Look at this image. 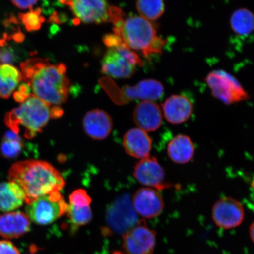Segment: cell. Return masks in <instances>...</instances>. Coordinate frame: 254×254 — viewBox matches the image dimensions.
<instances>
[{
    "label": "cell",
    "mask_w": 254,
    "mask_h": 254,
    "mask_svg": "<svg viewBox=\"0 0 254 254\" xmlns=\"http://www.w3.org/2000/svg\"><path fill=\"white\" fill-rule=\"evenodd\" d=\"M20 68L23 80L40 99L56 106L67 100L71 84L64 64H54L48 59L31 58L22 63Z\"/></svg>",
    "instance_id": "obj_1"
},
{
    "label": "cell",
    "mask_w": 254,
    "mask_h": 254,
    "mask_svg": "<svg viewBox=\"0 0 254 254\" xmlns=\"http://www.w3.org/2000/svg\"><path fill=\"white\" fill-rule=\"evenodd\" d=\"M8 177L10 182L17 184L23 190L27 205L41 196L60 192L65 185L59 171L44 161L17 162L9 169Z\"/></svg>",
    "instance_id": "obj_2"
},
{
    "label": "cell",
    "mask_w": 254,
    "mask_h": 254,
    "mask_svg": "<svg viewBox=\"0 0 254 254\" xmlns=\"http://www.w3.org/2000/svg\"><path fill=\"white\" fill-rule=\"evenodd\" d=\"M63 110L51 106L31 94L20 106L6 114L5 123L11 131L32 139L42 131L51 119L60 118Z\"/></svg>",
    "instance_id": "obj_3"
},
{
    "label": "cell",
    "mask_w": 254,
    "mask_h": 254,
    "mask_svg": "<svg viewBox=\"0 0 254 254\" xmlns=\"http://www.w3.org/2000/svg\"><path fill=\"white\" fill-rule=\"evenodd\" d=\"M114 34L119 37L131 50L141 51L148 57L152 54H160L165 40L157 36L156 28L150 21L141 17H123L113 21Z\"/></svg>",
    "instance_id": "obj_4"
},
{
    "label": "cell",
    "mask_w": 254,
    "mask_h": 254,
    "mask_svg": "<svg viewBox=\"0 0 254 254\" xmlns=\"http://www.w3.org/2000/svg\"><path fill=\"white\" fill-rule=\"evenodd\" d=\"M142 64L139 56L122 41L109 48L103 59L101 70L111 77L127 78L132 77L137 66Z\"/></svg>",
    "instance_id": "obj_5"
},
{
    "label": "cell",
    "mask_w": 254,
    "mask_h": 254,
    "mask_svg": "<svg viewBox=\"0 0 254 254\" xmlns=\"http://www.w3.org/2000/svg\"><path fill=\"white\" fill-rule=\"evenodd\" d=\"M205 81L212 95L225 104L239 103L249 98V94L240 82L226 71H212L206 76Z\"/></svg>",
    "instance_id": "obj_6"
},
{
    "label": "cell",
    "mask_w": 254,
    "mask_h": 254,
    "mask_svg": "<svg viewBox=\"0 0 254 254\" xmlns=\"http://www.w3.org/2000/svg\"><path fill=\"white\" fill-rule=\"evenodd\" d=\"M67 206L61 193L54 192L27 205L25 211L30 220L35 224L47 225L65 214Z\"/></svg>",
    "instance_id": "obj_7"
},
{
    "label": "cell",
    "mask_w": 254,
    "mask_h": 254,
    "mask_svg": "<svg viewBox=\"0 0 254 254\" xmlns=\"http://www.w3.org/2000/svg\"><path fill=\"white\" fill-rule=\"evenodd\" d=\"M106 221L109 231L123 235L139 223L137 212L128 194L119 196L108 206Z\"/></svg>",
    "instance_id": "obj_8"
},
{
    "label": "cell",
    "mask_w": 254,
    "mask_h": 254,
    "mask_svg": "<svg viewBox=\"0 0 254 254\" xmlns=\"http://www.w3.org/2000/svg\"><path fill=\"white\" fill-rule=\"evenodd\" d=\"M68 6L73 14L84 23L100 24L111 21L113 7L107 0H60Z\"/></svg>",
    "instance_id": "obj_9"
},
{
    "label": "cell",
    "mask_w": 254,
    "mask_h": 254,
    "mask_svg": "<svg viewBox=\"0 0 254 254\" xmlns=\"http://www.w3.org/2000/svg\"><path fill=\"white\" fill-rule=\"evenodd\" d=\"M123 247L128 254H153L156 244V232L140 221L123 235Z\"/></svg>",
    "instance_id": "obj_10"
},
{
    "label": "cell",
    "mask_w": 254,
    "mask_h": 254,
    "mask_svg": "<svg viewBox=\"0 0 254 254\" xmlns=\"http://www.w3.org/2000/svg\"><path fill=\"white\" fill-rule=\"evenodd\" d=\"M245 212L241 203L238 200L224 197L215 202L212 210V218L217 226L229 230L242 224Z\"/></svg>",
    "instance_id": "obj_11"
},
{
    "label": "cell",
    "mask_w": 254,
    "mask_h": 254,
    "mask_svg": "<svg viewBox=\"0 0 254 254\" xmlns=\"http://www.w3.org/2000/svg\"><path fill=\"white\" fill-rule=\"evenodd\" d=\"M134 176L143 185L158 190L171 187V184L165 182L166 174L164 168L154 157L149 156L138 162L134 168Z\"/></svg>",
    "instance_id": "obj_12"
},
{
    "label": "cell",
    "mask_w": 254,
    "mask_h": 254,
    "mask_svg": "<svg viewBox=\"0 0 254 254\" xmlns=\"http://www.w3.org/2000/svg\"><path fill=\"white\" fill-rule=\"evenodd\" d=\"M132 204L137 213L146 218H154L160 215L164 208V202L157 190L142 188L136 192Z\"/></svg>",
    "instance_id": "obj_13"
},
{
    "label": "cell",
    "mask_w": 254,
    "mask_h": 254,
    "mask_svg": "<svg viewBox=\"0 0 254 254\" xmlns=\"http://www.w3.org/2000/svg\"><path fill=\"white\" fill-rule=\"evenodd\" d=\"M123 96L122 103L136 100L155 101L163 97L164 88L163 84L155 79H145L135 86L126 85L120 90Z\"/></svg>",
    "instance_id": "obj_14"
},
{
    "label": "cell",
    "mask_w": 254,
    "mask_h": 254,
    "mask_svg": "<svg viewBox=\"0 0 254 254\" xmlns=\"http://www.w3.org/2000/svg\"><path fill=\"white\" fill-rule=\"evenodd\" d=\"M82 125L84 131L95 140H103L112 131V119L106 111L95 109L89 111L84 117Z\"/></svg>",
    "instance_id": "obj_15"
},
{
    "label": "cell",
    "mask_w": 254,
    "mask_h": 254,
    "mask_svg": "<svg viewBox=\"0 0 254 254\" xmlns=\"http://www.w3.org/2000/svg\"><path fill=\"white\" fill-rule=\"evenodd\" d=\"M133 118L139 129L145 132H154L160 128L163 115L157 104L153 101H143L135 107Z\"/></svg>",
    "instance_id": "obj_16"
},
{
    "label": "cell",
    "mask_w": 254,
    "mask_h": 254,
    "mask_svg": "<svg viewBox=\"0 0 254 254\" xmlns=\"http://www.w3.org/2000/svg\"><path fill=\"white\" fill-rule=\"evenodd\" d=\"M162 107L165 118L173 125L186 122L192 116L193 110L191 101L183 95H171Z\"/></svg>",
    "instance_id": "obj_17"
},
{
    "label": "cell",
    "mask_w": 254,
    "mask_h": 254,
    "mask_svg": "<svg viewBox=\"0 0 254 254\" xmlns=\"http://www.w3.org/2000/svg\"><path fill=\"white\" fill-rule=\"evenodd\" d=\"M28 216L21 211L8 212L0 215V236L12 239L24 236L30 230Z\"/></svg>",
    "instance_id": "obj_18"
},
{
    "label": "cell",
    "mask_w": 254,
    "mask_h": 254,
    "mask_svg": "<svg viewBox=\"0 0 254 254\" xmlns=\"http://www.w3.org/2000/svg\"><path fill=\"white\" fill-rule=\"evenodd\" d=\"M123 147L130 156L143 159L150 156L152 141L147 133L139 128L130 129L124 136Z\"/></svg>",
    "instance_id": "obj_19"
},
{
    "label": "cell",
    "mask_w": 254,
    "mask_h": 254,
    "mask_svg": "<svg viewBox=\"0 0 254 254\" xmlns=\"http://www.w3.org/2000/svg\"><path fill=\"white\" fill-rule=\"evenodd\" d=\"M195 148L190 136L177 135L168 143L167 154L170 160L178 164L189 163L194 157Z\"/></svg>",
    "instance_id": "obj_20"
},
{
    "label": "cell",
    "mask_w": 254,
    "mask_h": 254,
    "mask_svg": "<svg viewBox=\"0 0 254 254\" xmlns=\"http://www.w3.org/2000/svg\"><path fill=\"white\" fill-rule=\"evenodd\" d=\"M23 190L14 182H0V211L8 212L23 205Z\"/></svg>",
    "instance_id": "obj_21"
},
{
    "label": "cell",
    "mask_w": 254,
    "mask_h": 254,
    "mask_svg": "<svg viewBox=\"0 0 254 254\" xmlns=\"http://www.w3.org/2000/svg\"><path fill=\"white\" fill-rule=\"evenodd\" d=\"M23 80L21 72L8 64L0 65V98L8 99Z\"/></svg>",
    "instance_id": "obj_22"
},
{
    "label": "cell",
    "mask_w": 254,
    "mask_h": 254,
    "mask_svg": "<svg viewBox=\"0 0 254 254\" xmlns=\"http://www.w3.org/2000/svg\"><path fill=\"white\" fill-rule=\"evenodd\" d=\"M232 30L240 36H247L254 30V14L247 8L235 11L230 20Z\"/></svg>",
    "instance_id": "obj_23"
},
{
    "label": "cell",
    "mask_w": 254,
    "mask_h": 254,
    "mask_svg": "<svg viewBox=\"0 0 254 254\" xmlns=\"http://www.w3.org/2000/svg\"><path fill=\"white\" fill-rule=\"evenodd\" d=\"M24 148V142L20 135L9 131L5 133L3 137L0 152L3 157L8 159L17 157L21 153Z\"/></svg>",
    "instance_id": "obj_24"
},
{
    "label": "cell",
    "mask_w": 254,
    "mask_h": 254,
    "mask_svg": "<svg viewBox=\"0 0 254 254\" xmlns=\"http://www.w3.org/2000/svg\"><path fill=\"white\" fill-rule=\"evenodd\" d=\"M136 8L141 17L155 21L163 15L165 4L163 0H138Z\"/></svg>",
    "instance_id": "obj_25"
},
{
    "label": "cell",
    "mask_w": 254,
    "mask_h": 254,
    "mask_svg": "<svg viewBox=\"0 0 254 254\" xmlns=\"http://www.w3.org/2000/svg\"><path fill=\"white\" fill-rule=\"evenodd\" d=\"M66 213L71 222L72 231L77 230L79 227L87 224L93 218L90 206L78 207L71 204L68 205Z\"/></svg>",
    "instance_id": "obj_26"
},
{
    "label": "cell",
    "mask_w": 254,
    "mask_h": 254,
    "mask_svg": "<svg viewBox=\"0 0 254 254\" xmlns=\"http://www.w3.org/2000/svg\"><path fill=\"white\" fill-rule=\"evenodd\" d=\"M19 20L28 32L36 31L40 29L45 19L42 15V9L37 8L31 9L29 12L18 15Z\"/></svg>",
    "instance_id": "obj_27"
},
{
    "label": "cell",
    "mask_w": 254,
    "mask_h": 254,
    "mask_svg": "<svg viewBox=\"0 0 254 254\" xmlns=\"http://www.w3.org/2000/svg\"><path fill=\"white\" fill-rule=\"evenodd\" d=\"M70 204L78 207H85L90 206L91 202L90 196L88 195L86 190L78 189L74 190L69 196Z\"/></svg>",
    "instance_id": "obj_28"
},
{
    "label": "cell",
    "mask_w": 254,
    "mask_h": 254,
    "mask_svg": "<svg viewBox=\"0 0 254 254\" xmlns=\"http://www.w3.org/2000/svg\"><path fill=\"white\" fill-rule=\"evenodd\" d=\"M6 45L0 47V64H10L17 62L20 60V56L17 51L14 47Z\"/></svg>",
    "instance_id": "obj_29"
},
{
    "label": "cell",
    "mask_w": 254,
    "mask_h": 254,
    "mask_svg": "<svg viewBox=\"0 0 254 254\" xmlns=\"http://www.w3.org/2000/svg\"><path fill=\"white\" fill-rule=\"evenodd\" d=\"M30 85L26 82H23L19 85L18 90L14 92L13 97L14 100L18 103H23L25 100L30 97L31 93Z\"/></svg>",
    "instance_id": "obj_30"
},
{
    "label": "cell",
    "mask_w": 254,
    "mask_h": 254,
    "mask_svg": "<svg viewBox=\"0 0 254 254\" xmlns=\"http://www.w3.org/2000/svg\"><path fill=\"white\" fill-rule=\"evenodd\" d=\"M0 254H20V251L11 241H0Z\"/></svg>",
    "instance_id": "obj_31"
},
{
    "label": "cell",
    "mask_w": 254,
    "mask_h": 254,
    "mask_svg": "<svg viewBox=\"0 0 254 254\" xmlns=\"http://www.w3.org/2000/svg\"><path fill=\"white\" fill-rule=\"evenodd\" d=\"M16 7L21 9L33 8V6L36 4L38 0H11Z\"/></svg>",
    "instance_id": "obj_32"
},
{
    "label": "cell",
    "mask_w": 254,
    "mask_h": 254,
    "mask_svg": "<svg viewBox=\"0 0 254 254\" xmlns=\"http://www.w3.org/2000/svg\"><path fill=\"white\" fill-rule=\"evenodd\" d=\"M250 236L253 242L254 243V221L250 227Z\"/></svg>",
    "instance_id": "obj_33"
},
{
    "label": "cell",
    "mask_w": 254,
    "mask_h": 254,
    "mask_svg": "<svg viewBox=\"0 0 254 254\" xmlns=\"http://www.w3.org/2000/svg\"><path fill=\"white\" fill-rule=\"evenodd\" d=\"M113 254H124L122 253H121L120 252H116L113 253Z\"/></svg>",
    "instance_id": "obj_34"
},
{
    "label": "cell",
    "mask_w": 254,
    "mask_h": 254,
    "mask_svg": "<svg viewBox=\"0 0 254 254\" xmlns=\"http://www.w3.org/2000/svg\"><path fill=\"white\" fill-rule=\"evenodd\" d=\"M31 254H35V253H32Z\"/></svg>",
    "instance_id": "obj_35"
}]
</instances>
